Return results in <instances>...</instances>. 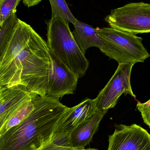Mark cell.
I'll list each match as a JSON object with an SVG mask.
<instances>
[{
    "label": "cell",
    "instance_id": "cell-2",
    "mask_svg": "<svg viewBox=\"0 0 150 150\" xmlns=\"http://www.w3.org/2000/svg\"><path fill=\"white\" fill-rule=\"evenodd\" d=\"M33 104V110L22 122L0 137V150H38L51 142L69 108L48 96L38 95Z\"/></svg>",
    "mask_w": 150,
    "mask_h": 150
},
{
    "label": "cell",
    "instance_id": "cell-16",
    "mask_svg": "<svg viewBox=\"0 0 150 150\" xmlns=\"http://www.w3.org/2000/svg\"><path fill=\"white\" fill-rule=\"evenodd\" d=\"M137 107L142 115L144 123L150 128V99L147 102H138Z\"/></svg>",
    "mask_w": 150,
    "mask_h": 150
},
{
    "label": "cell",
    "instance_id": "cell-5",
    "mask_svg": "<svg viewBox=\"0 0 150 150\" xmlns=\"http://www.w3.org/2000/svg\"><path fill=\"white\" fill-rule=\"evenodd\" d=\"M105 19L111 28L135 34L150 33V4H127L112 10Z\"/></svg>",
    "mask_w": 150,
    "mask_h": 150
},
{
    "label": "cell",
    "instance_id": "cell-9",
    "mask_svg": "<svg viewBox=\"0 0 150 150\" xmlns=\"http://www.w3.org/2000/svg\"><path fill=\"white\" fill-rule=\"evenodd\" d=\"M94 100L86 98L77 105L69 108L57 125L51 142L66 146L70 133L79 125L97 112Z\"/></svg>",
    "mask_w": 150,
    "mask_h": 150
},
{
    "label": "cell",
    "instance_id": "cell-11",
    "mask_svg": "<svg viewBox=\"0 0 150 150\" xmlns=\"http://www.w3.org/2000/svg\"><path fill=\"white\" fill-rule=\"evenodd\" d=\"M106 113L97 111L93 116L77 127L68 137L66 146L83 149L91 142Z\"/></svg>",
    "mask_w": 150,
    "mask_h": 150
},
{
    "label": "cell",
    "instance_id": "cell-15",
    "mask_svg": "<svg viewBox=\"0 0 150 150\" xmlns=\"http://www.w3.org/2000/svg\"><path fill=\"white\" fill-rule=\"evenodd\" d=\"M23 0H0V27Z\"/></svg>",
    "mask_w": 150,
    "mask_h": 150
},
{
    "label": "cell",
    "instance_id": "cell-3",
    "mask_svg": "<svg viewBox=\"0 0 150 150\" xmlns=\"http://www.w3.org/2000/svg\"><path fill=\"white\" fill-rule=\"evenodd\" d=\"M47 45L56 56L79 78L85 75L89 62L75 41L69 23L59 18L47 23Z\"/></svg>",
    "mask_w": 150,
    "mask_h": 150
},
{
    "label": "cell",
    "instance_id": "cell-6",
    "mask_svg": "<svg viewBox=\"0 0 150 150\" xmlns=\"http://www.w3.org/2000/svg\"><path fill=\"white\" fill-rule=\"evenodd\" d=\"M133 64H119L117 69L105 87L94 99L97 111L107 113L115 107L122 94L136 98L131 87L130 77Z\"/></svg>",
    "mask_w": 150,
    "mask_h": 150
},
{
    "label": "cell",
    "instance_id": "cell-8",
    "mask_svg": "<svg viewBox=\"0 0 150 150\" xmlns=\"http://www.w3.org/2000/svg\"><path fill=\"white\" fill-rule=\"evenodd\" d=\"M107 150H150V134L136 124H119L109 136Z\"/></svg>",
    "mask_w": 150,
    "mask_h": 150
},
{
    "label": "cell",
    "instance_id": "cell-18",
    "mask_svg": "<svg viewBox=\"0 0 150 150\" xmlns=\"http://www.w3.org/2000/svg\"><path fill=\"white\" fill-rule=\"evenodd\" d=\"M42 0H23V3L28 8L38 5Z\"/></svg>",
    "mask_w": 150,
    "mask_h": 150
},
{
    "label": "cell",
    "instance_id": "cell-14",
    "mask_svg": "<svg viewBox=\"0 0 150 150\" xmlns=\"http://www.w3.org/2000/svg\"><path fill=\"white\" fill-rule=\"evenodd\" d=\"M34 99L25 105L9 120L6 125L0 129V137L10 129L20 124L30 114L34 108Z\"/></svg>",
    "mask_w": 150,
    "mask_h": 150
},
{
    "label": "cell",
    "instance_id": "cell-7",
    "mask_svg": "<svg viewBox=\"0 0 150 150\" xmlns=\"http://www.w3.org/2000/svg\"><path fill=\"white\" fill-rule=\"evenodd\" d=\"M49 53L51 66L47 96L59 99L65 95L74 93L79 77L51 50H49Z\"/></svg>",
    "mask_w": 150,
    "mask_h": 150
},
{
    "label": "cell",
    "instance_id": "cell-19",
    "mask_svg": "<svg viewBox=\"0 0 150 150\" xmlns=\"http://www.w3.org/2000/svg\"><path fill=\"white\" fill-rule=\"evenodd\" d=\"M92 150H98L97 149H93Z\"/></svg>",
    "mask_w": 150,
    "mask_h": 150
},
{
    "label": "cell",
    "instance_id": "cell-10",
    "mask_svg": "<svg viewBox=\"0 0 150 150\" xmlns=\"http://www.w3.org/2000/svg\"><path fill=\"white\" fill-rule=\"evenodd\" d=\"M38 95L23 85L4 86L0 89V129L15 114Z\"/></svg>",
    "mask_w": 150,
    "mask_h": 150
},
{
    "label": "cell",
    "instance_id": "cell-17",
    "mask_svg": "<svg viewBox=\"0 0 150 150\" xmlns=\"http://www.w3.org/2000/svg\"><path fill=\"white\" fill-rule=\"evenodd\" d=\"M92 149H75L69 146L60 145L52 142H50V143L44 145L38 150H92Z\"/></svg>",
    "mask_w": 150,
    "mask_h": 150
},
{
    "label": "cell",
    "instance_id": "cell-4",
    "mask_svg": "<svg viewBox=\"0 0 150 150\" xmlns=\"http://www.w3.org/2000/svg\"><path fill=\"white\" fill-rule=\"evenodd\" d=\"M104 44L101 52L119 64L144 62L150 57L142 43V38L136 34L111 27L96 28Z\"/></svg>",
    "mask_w": 150,
    "mask_h": 150
},
{
    "label": "cell",
    "instance_id": "cell-12",
    "mask_svg": "<svg viewBox=\"0 0 150 150\" xmlns=\"http://www.w3.org/2000/svg\"><path fill=\"white\" fill-rule=\"evenodd\" d=\"M73 35L77 45L83 54L87 49L96 47L100 49L104 45L99 37L97 29L77 20L74 24Z\"/></svg>",
    "mask_w": 150,
    "mask_h": 150
},
{
    "label": "cell",
    "instance_id": "cell-1",
    "mask_svg": "<svg viewBox=\"0 0 150 150\" xmlns=\"http://www.w3.org/2000/svg\"><path fill=\"white\" fill-rule=\"evenodd\" d=\"M51 66L47 42L12 12L0 27V86L47 96Z\"/></svg>",
    "mask_w": 150,
    "mask_h": 150
},
{
    "label": "cell",
    "instance_id": "cell-20",
    "mask_svg": "<svg viewBox=\"0 0 150 150\" xmlns=\"http://www.w3.org/2000/svg\"><path fill=\"white\" fill-rule=\"evenodd\" d=\"M3 87H1V86H0V89H1Z\"/></svg>",
    "mask_w": 150,
    "mask_h": 150
},
{
    "label": "cell",
    "instance_id": "cell-13",
    "mask_svg": "<svg viewBox=\"0 0 150 150\" xmlns=\"http://www.w3.org/2000/svg\"><path fill=\"white\" fill-rule=\"evenodd\" d=\"M52 8V18L57 17L73 25L77 19L73 15L66 0H49Z\"/></svg>",
    "mask_w": 150,
    "mask_h": 150
}]
</instances>
